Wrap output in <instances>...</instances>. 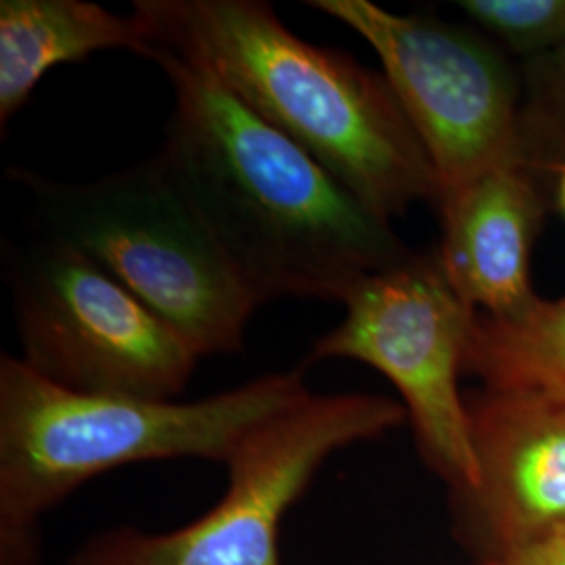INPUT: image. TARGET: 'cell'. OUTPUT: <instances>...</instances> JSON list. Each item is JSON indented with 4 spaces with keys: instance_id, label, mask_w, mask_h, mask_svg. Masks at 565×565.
<instances>
[{
    "instance_id": "obj_8",
    "label": "cell",
    "mask_w": 565,
    "mask_h": 565,
    "mask_svg": "<svg viewBox=\"0 0 565 565\" xmlns=\"http://www.w3.org/2000/svg\"><path fill=\"white\" fill-rule=\"evenodd\" d=\"M377 53L396 102L434 166L440 198L507 163H524L518 93L503 60L476 34L396 15L369 0H312Z\"/></svg>"
},
{
    "instance_id": "obj_2",
    "label": "cell",
    "mask_w": 565,
    "mask_h": 565,
    "mask_svg": "<svg viewBox=\"0 0 565 565\" xmlns=\"http://www.w3.org/2000/svg\"><path fill=\"white\" fill-rule=\"evenodd\" d=\"M149 44L200 67L377 216L440 202L434 166L385 76L294 34L263 0H137Z\"/></svg>"
},
{
    "instance_id": "obj_14",
    "label": "cell",
    "mask_w": 565,
    "mask_h": 565,
    "mask_svg": "<svg viewBox=\"0 0 565 565\" xmlns=\"http://www.w3.org/2000/svg\"><path fill=\"white\" fill-rule=\"evenodd\" d=\"M536 116L543 124L541 132L565 156V46L555 53V60L545 74Z\"/></svg>"
},
{
    "instance_id": "obj_3",
    "label": "cell",
    "mask_w": 565,
    "mask_h": 565,
    "mask_svg": "<svg viewBox=\"0 0 565 565\" xmlns=\"http://www.w3.org/2000/svg\"><path fill=\"white\" fill-rule=\"evenodd\" d=\"M308 394L302 373L266 375L195 403L82 394L2 354V565H23L42 515L88 480L168 459L226 465L249 431Z\"/></svg>"
},
{
    "instance_id": "obj_7",
    "label": "cell",
    "mask_w": 565,
    "mask_h": 565,
    "mask_svg": "<svg viewBox=\"0 0 565 565\" xmlns=\"http://www.w3.org/2000/svg\"><path fill=\"white\" fill-rule=\"evenodd\" d=\"M345 317L310 361L350 359L387 377L403 396L425 461L465 497L480 488L471 417L459 390L476 312L436 260L411 256L371 273L342 300Z\"/></svg>"
},
{
    "instance_id": "obj_10",
    "label": "cell",
    "mask_w": 565,
    "mask_h": 565,
    "mask_svg": "<svg viewBox=\"0 0 565 565\" xmlns=\"http://www.w3.org/2000/svg\"><path fill=\"white\" fill-rule=\"evenodd\" d=\"M480 488L471 499L503 551L565 525V406L488 392L467 403Z\"/></svg>"
},
{
    "instance_id": "obj_16",
    "label": "cell",
    "mask_w": 565,
    "mask_h": 565,
    "mask_svg": "<svg viewBox=\"0 0 565 565\" xmlns=\"http://www.w3.org/2000/svg\"><path fill=\"white\" fill-rule=\"evenodd\" d=\"M557 172H559V182H557V203H559V210L565 214V162L557 166Z\"/></svg>"
},
{
    "instance_id": "obj_1",
    "label": "cell",
    "mask_w": 565,
    "mask_h": 565,
    "mask_svg": "<svg viewBox=\"0 0 565 565\" xmlns=\"http://www.w3.org/2000/svg\"><path fill=\"white\" fill-rule=\"evenodd\" d=\"M139 55L174 93L153 162L260 306L342 302L354 282L411 258L390 221L214 76L156 44Z\"/></svg>"
},
{
    "instance_id": "obj_12",
    "label": "cell",
    "mask_w": 565,
    "mask_h": 565,
    "mask_svg": "<svg viewBox=\"0 0 565 565\" xmlns=\"http://www.w3.org/2000/svg\"><path fill=\"white\" fill-rule=\"evenodd\" d=\"M463 371L488 392L565 406V298H539L511 319L476 312Z\"/></svg>"
},
{
    "instance_id": "obj_4",
    "label": "cell",
    "mask_w": 565,
    "mask_h": 565,
    "mask_svg": "<svg viewBox=\"0 0 565 565\" xmlns=\"http://www.w3.org/2000/svg\"><path fill=\"white\" fill-rule=\"evenodd\" d=\"M20 177L49 237L99 264L200 356L242 350L260 302L158 163L81 184Z\"/></svg>"
},
{
    "instance_id": "obj_6",
    "label": "cell",
    "mask_w": 565,
    "mask_h": 565,
    "mask_svg": "<svg viewBox=\"0 0 565 565\" xmlns=\"http://www.w3.org/2000/svg\"><path fill=\"white\" fill-rule=\"evenodd\" d=\"M21 361L53 384L174 401L202 359L177 329L76 247L46 239L11 260Z\"/></svg>"
},
{
    "instance_id": "obj_13",
    "label": "cell",
    "mask_w": 565,
    "mask_h": 565,
    "mask_svg": "<svg viewBox=\"0 0 565 565\" xmlns=\"http://www.w3.org/2000/svg\"><path fill=\"white\" fill-rule=\"evenodd\" d=\"M459 7L518 53L565 46V0H463Z\"/></svg>"
},
{
    "instance_id": "obj_9",
    "label": "cell",
    "mask_w": 565,
    "mask_h": 565,
    "mask_svg": "<svg viewBox=\"0 0 565 565\" xmlns=\"http://www.w3.org/2000/svg\"><path fill=\"white\" fill-rule=\"evenodd\" d=\"M438 264L455 294L492 319L522 315L532 289V249L543 203L524 163H507L445 193Z\"/></svg>"
},
{
    "instance_id": "obj_5",
    "label": "cell",
    "mask_w": 565,
    "mask_h": 565,
    "mask_svg": "<svg viewBox=\"0 0 565 565\" xmlns=\"http://www.w3.org/2000/svg\"><path fill=\"white\" fill-rule=\"evenodd\" d=\"M404 417L403 404L384 396L308 394L243 438L226 461L223 499L200 520L166 534H103L74 565H281L282 518L324 461Z\"/></svg>"
},
{
    "instance_id": "obj_15",
    "label": "cell",
    "mask_w": 565,
    "mask_h": 565,
    "mask_svg": "<svg viewBox=\"0 0 565 565\" xmlns=\"http://www.w3.org/2000/svg\"><path fill=\"white\" fill-rule=\"evenodd\" d=\"M484 565H565V525L541 541L503 551Z\"/></svg>"
},
{
    "instance_id": "obj_11",
    "label": "cell",
    "mask_w": 565,
    "mask_h": 565,
    "mask_svg": "<svg viewBox=\"0 0 565 565\" xmlns=\"http://www.w3.org/2000/svg\"><path fill=\"white\" fill-rule=\"evenodd\" d=\"M149 34L137 15L84 0L0 2V124L30 102L49 70L99 51L141 53Z\"/></svg>"
}]
</instances>
